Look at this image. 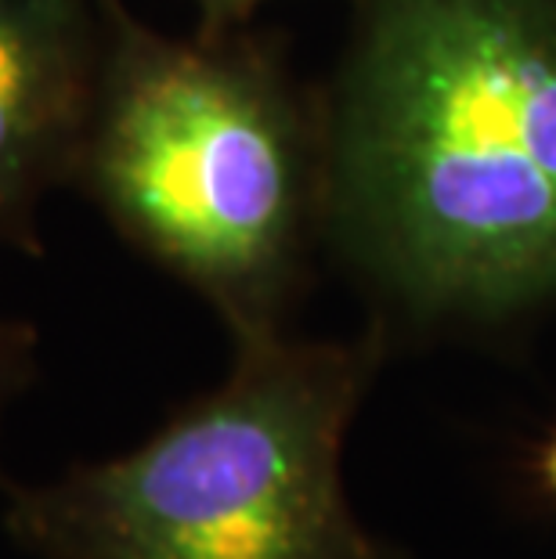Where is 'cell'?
<instances>
[{"mask_svg": "<svg viewBox=\"0 0 556 559\" xmlns=\"http://www.w3.org/2000/svg\"><path fill=\"white\" fill-rule=\"evenodd\" d=\"M40 372V332L26 318H0V426ZM8 484L0 469V487Z\"/></svg>", "mask_w": 556, "mask_h": 559, "instance_id": "5b68a950", "label": "cell"}, {"mask_svg": "<svg viewBox=\"0 0 556 559\" xmlns=\"http://www.w3.org/2000/svg\"><path fill=\"white\" fill-rule=\"evenodd\" d=\"M192 4L203 15L206 29H232L235 22L250 19L264 0H192Z\"/></svg>", "mask_w": 556, "mask_h": 559, "instance_id": "8992f818", "label": "cell"}, {"mask_svg": "<svg viewBox=\"0 0 556 559\" xmlns=\"http://www.w3.org/2000/svg\"><path fill=\"white\" fill-rule=\"evenodd\" d=\"M535 480L542 487V495L556 506V430L549 433V440L539 448V455H535Z\"/></svg>", "mask_w": 556, "mask_h": 559, "instance_id": "52a82bcc", "label": "cell"}, {"mask_svg": "<svg viewBox=\"0 0 556 559\" xmlns=\"http://www.w3.org/2000/svg\"><path fill=\"white\" fill-rule=\"evenodd\" d=\"M102 33V0H0V246L26 257H44V199L73 181Z\"/></svg>", "mask_w": 556, "mask_h": 559, "instance_id": "277c9868", "label": "cell"}, {"mask_svg": "<svg viewBox=\"0 0 556 559\" xmlns=\"http://www.w3.org/2000/svg\"><path fill=\"white\" fill-rule=\"evenodd\" d=\"M102 19L69 185L232 343L286 332L322 235V105L235 26L167 37L123 0H102Z\"/></svg>", "mask_w": 556, "mask_h": 559, "instance_id": "7a4b0ae2", "label": "cell"}, {"mask_svg": "<svg viewBox=\"0 0 556 559\" xmlns=\"http://www.w3.org/2000/svg\"><path fill=\"white\" fill-rule=\"evenodd\" d=\"M322 231L401 318L556 304V0H354Z\"/></svg>", "mask_w": 556, "mask_h": 559, "instance_id": "6da1fadb", "label": "cell"}, {"mask_svg": "<svg viewBox=\"0 0 556 559\" xmlns=\"http://www.w3.org/2000/svg\"><path fill=\"white\" fill-rule=\"evenodd\" d=\"M383 340L235 343L214 390L141 444L4 484V538L29 559H401L343 491V440Z\"/></svg>", "mask_w": 556, "mask_h": 559, "instance_id": "3957f363", "label": "cell"}]
</instances>
